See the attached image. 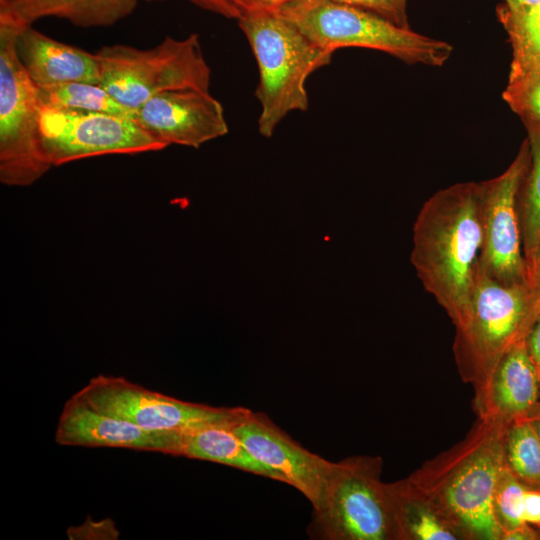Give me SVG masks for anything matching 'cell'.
I'll return each instance as SVG.
<instances>
[{
    "instance_id": "e0dca14e",
    "label": "cell",
    "mask_w": 540,
    "mask_h": 540,
    "mask_svg": "<svg viewBox=\"0 0 540 540\" xmlns=\"http://www.w3.org/2000/svg\"><path fill=\"white\" fill-rule=\"evenodd\" d=\"M137 0H0V21L19 28L43 17L65 19L78 27H107L129 16Z\"/></svg>"
},
{
    "instance_id": "603a6c76",
    "label": "cell",
    "mask_w": 540,
    "mask_h": 540,
    "mask_svg": "<svg viewBox=\"0 0 540 540\" xmlns=\"http://www.w3.org/2000/svg\"><path fill=\"white\" fill-rule=\"evenodd\" d=\"M505 468L527 488L540 489V444L527 418L509 423L503 438Z\"/></svg>"
},
{
    "instance_id": "277c9868",
    "label": "cell",
    "mask_w": 540,
    "mask_h": 540,
    "mask_svg": "<svg viewBox=\"0 0 540 540\" xmlns=\"http://www.w3.org/2000/svg\"><path fill=\"white\" fill-rule=\"evenodd\" d=\"M540 315V286L504 285L478 272L465 322L455 327L453 355L461 379L474 390L500 359L523 342Z\"/></svg>"
},
{
    "instance_id": "3957f363",
    "label": "cell",
    "mask_w": 540,
    "mask_h": 540,
    "mask_svg": "<svg viewBox=\"0 0 540 540\" xmlns=\"http://www.w3.org/2000/svg\"><path fill=\"white\" fill-rule=\"evenodd\" d=\"M237 21L258 65V130L270 137L290 112L308 109L305 82L330 63L333 52L312 42L278 13L244 14Z\"/></svg>"
},
{
    "instance_id": "ba28073f",
    "label": "cell",
    "mask_w": 540,
    "mask_h": 540,
    "mask_svg": "<svg viewBox=\"0 0 540 540\" xmlns=\"http://www.w3.org/2000/svg\"><path fill=\"white\" fill-rule=\"evenodd\" d=\"M21 28L0 21V181L29 186L52 166L42 144V104L15 47Z\"/></svg>"
},
{
    "instance_id": "4dcf8cb0",
    "label": "cell",
    "mask_w": 540,
    "mask_h": 540,
    "mask_svg": "<svg viewBox=\"0 0 540 540\" xmlns=\"http://www.w3.org/2000/svg\"><path fill=\"white\" fill-rule=\"evenodd\" d=\"M528 280L534 281L540 286V241L537 246L533 262L528 269Z\"/></svg>"
},
{
    "instance_id": "52a82bcc",
    "label": "cell",
    "mask_w": 540,
    "mask_h": 540,
    "mask_svg": "<svg viewBox=\"0 0 540 540\" xmlns=\"http://www.w3.org/2000/svg\"><path fill=\"white\" fill-rule=\"evenodd\" d=\"M380 456H350L334 462L318 504L312 533L326 540H399L381 480Z\"/></svg>"
},
{
    "instance_id": "484cf974",
    "label": "cell",
    "mask_w": 540,
    "mask_h": 540,
    "mask_svg": "<svg viewBox=\"0 0 540 540\" xmlns=\"http://www.w3.org/2000/svg\"><path fill=\"white\" fill-rule=\"evenodd\" d=\"M377 14L402 28H410L407 17L408 0H335Z\"/></svg>"
},
{
    "instance_id": "d6a6232c",
    "label": "cell",
    "mask_w": 540,
    "mask_h": 540,
    "mask_svg": "<svg viewBox=\"0 0 540 540\" xmlns=\"http://www.w3.org/2000/svg\"><path fill=\"white\" fill-rule=\"evenodd\" d=\"M508 6H526L540 4V0H505L504 2Z\"/></svg>"
},
{
    "instance_id": "f546056e",
    "label": "cell",
    "mask_w": 540,
    "mask_h": 540,
    "mask_svg": "<svg viewBox=\"0 0 540 540\" xmlns=\"http://www.w3.org/2000/svg\"><path fill=\"white\" fill-rule=\"evenodd\" d=\"M203 9L217 13L227 18L238 19V13L232 0H189Z\"/></svg>"
},
{
    "instance_id": "5bb4252c",
    "label": "cell",
    "mask_w": 540,
    "mask_h": 540,
    "mask_svg": "<svg viewBox=\"0 0 540 540\" xmlns=\"http://www.w3.org/2000/svg\"><path fill=\"white\" fill-rule=\"evenodd\" d=\"M182 432H157L104 413L75 394L60 413L55 442L62 446L123 448L179 456Z\"/></svg>"
},
{
    "instance_id": "ac0fdd59",
    "label": "cell",
    "mask_w": 540,
    "mask_h": 540,
    "mask_svg": "<svg viewBox=\"0 0 540 540\" xmlns=\"http://www.w3.org/2000/svg\"><path fill=\"white\" fill-rule=\"evenodd\" d=\"M399 540H463L434 500L409 476L385 483Z\"/></svg>"
},
{
    "instance_id": "2e32d148",
    "label": "cell",
    "mask_w": 540,
    "mask_h": 540,
    "mask_svg": "<svg viewBox=\"0 0 540 540\" xmlns=\"http://www.w3.org/2000/svg\"><path fill=\"white\" fill-rule=\"evenodd\" d=\"M15 47L25 71L38 88L69 82L100 83V65L95 53L57 41L32 25L19 30Z\"/></svg>"
},
{
    "instance_id": "d6986e66",
    "label": "cell",
    "mask_w": 540,
    "mask_h": 540,
    "mask_svg": "<svg viewBox=\"0 0 540 540\" xmlns=\"http://www.w3.org/2000/svg\"><path fill=\"white\" fill-rule=\"evenodd\" d=\"M244 414L233 420L209 423L182 432L179 456L231 466L278 481L270 469L249 453L235 433L234 424Z\"/></svg>"
},
{
    "instance_id": "8fae6325",
    "label": "cell",
    "mask_w": 540,
    "mask_h": 540,
    "mask_svg": "<svg viewBox=\"0 0 540 540\" xmlns=\"http://www.w3.org/2000/svg\"><path fill=\"white\" fill-rule=\"evenodd\" d=\"M530 162L528 139L499 176L482 181V246L479 271L504 285L528 281L517 196Z\"/></svg>"
},
{
    "instance_id": "7402d4cb",
    "label": "cell",
    "mask_w": 540,
    "mask_h": 540,
    "mask_svg": "<svg viewBox=\"0 0 540 540\" xmlns=\"http://www.w3.org/2000/svg\"><path fill=\"white\" fill-rule=\"evenodd\" d=\"M38 95L43 107L106 113L132 119L135 116V110L117 101L100 83L69 82L40 87Z\"/></svg>"
},
{
    "instance_id": "d4e9b609",
    "label": "cell",
    "mask_w": 540,
    "mask_h": 540,
    "mask_svg": "<svg viewBox=\"0 0 540 540\" xmlns=\"http://www.w3.org/2000/svg\"><path fill=\"white\" fill-rule=\"evenodd\" d=\"M526 489L524 484L504 468L493 497V514L502 536L524 524L523 504Z\"/></svg>"
},
{
    "instance_id": "9c48e42d",
    "label": "cell",
    "mask_w": 540,
    "mask_h": 540,
    "mask_svg": "<svg viewBox=\"0 0 540 540\" xmlns=\"http://www.w3.org/2000/svg\"><path fill=\"white\" fill-rule=\"evenodd\" d=\"M75 395L97 410L157 432H184L236 419L248 410L187 402L147 389L122 376L103 374L91 378Z\"/></svg>"
},
{
    "instance_id": "44dd1931",
    "label": "cell",
    "mask_w": 540,
    "mask_h": 540,
    "mask_svg": "<svg viewBox=\"0 0 540 540\" xmlns=\"http://www.w3.org/2000/svg\"><path fill=\"white\" fill-rule=\"evenodd\" d=\"M526 129L530 162L518 191L517 209L528 272L540 241V131L532 127Z\"/></svg>"
},
{
    "instance_id": "9a60e30c",
    "label": "cell",
    "mask_w": 540,
    "mask_h": 540,
    "mask_svg": "<svg viewBox=\"0 0 540 540\" xmlns=\"http://www.w3.org/2000/svg\"><path fill=\"white\" fill-rule=\"evenodd\" d=\"M539 403V380L524 340L511 348L487 382L474 390L473 410L479 418L509 424L527 418Z\"/></svg>"
},
{
    "instance_id": "4fadbf2b",
    "label": "cell",
    "mask_w": 540,
    "mask_h": 540,
    "mask_svg": "<svg viewBox=\"0 0 540 540\" xmlns=\"http://www.w3.org/2000/svg\"><path fill=\"white\" fill-rule=\"evenodd\" d=\"M134 120L166 146L197 148L228 133L222 104L197 89L157 94L135 110Z\"/></svg>"
},
{
    "instance_id": "f1b7e54d",
    "label": "cell",
    "mask_w": 540,
    "mask_h": 540,
    "mask_svg": "<svg viewBox=\"0 0 540 540\" xmlns=\"http://www.w3.org/2000/svg\"><path fill=\"white\" fill-rule=\"evenodd\" d=\"M525 346L536 370L540 385V315L525 338Z\"/></svg>"
},
{
    "instance_id": "ffe728a7",
    "label": "cell",
    "mask_w": 540,
    "mask_h": 540,
    "mask_svg": "<svg viewBox=\"0 0 540 540\" xmlns=\"http://www.w3.org/2000/svg\"><path fill=\"white\" fill-rule=\"evenodd\" d=\"M512 47L510 71L540 72V4L497 8Z\"/></svg>"
},
{
    "instance_id": "7c38bea8",
    "label": "cell",
    "mask_w": 540,
    "mask_h": 540,
    "mask_svg": "<svg viewBox=\"0 0 540 540\" xmlns=\"http://www.w3.org/2000/svg\"><path fill=\"white\" fill-rule=\"evenodd\" d=\"M234 431L278 481L296 488L313 507L318 504L334 462L304 448L266 415L250 409L236 421Z\"/></svg>"
},
{
    "instance_id": "4316f807",
    "label": "cell",
    "mask_w": 540,
    "mask_h": 540,
    "mask_svg": "<svg viewBox=\"0 0 540 540\" xmlns=\"http://www.w3.org/2000/svg\"><path fill=\"white\" fill-rule=\"evenodd\" d=\"M294 1L296 0H232V3L239 19L242 15L250 13H278Z\"/></svg>"
},
{
    "instance_id": "83f0119b",
    "label": "cell",
    "mask_w": 540,
    "mask_h": 540,
    "mask_svg": "<svg viewBox=\"0 0 540 540\" xmlns=\"http://www.w3.org/2000/svg\"><path fill=\"white\" fill-rule=\"evenodd\" d=\"M524 523L540 530V489L527 488L523 504Z\"/></svg>"
},
{
    "instance_id": "5b68a950",
    "label": "cell",
    "mask_w": 540,
    "mask_h": 540,
    "mask_svg": "<svg viewBox=\"0 0 540 540\" xmlns=\"http://www.w3.org/2000/svg\"><path fill=\"white\" fill-rule=\"evenodd\" d=\"M315 44L335 52L360 47L392 55L409 64L442 66L452 46L402 28L356 6L335 0H296L279 12Z\"/></svg>"
},
{
    "instance_id": "7a4b0ae2",
    "label": "cell",
    "mask_w": 540,
    "mask_h": 540,
    "mask_svg": "<svg viewBox=\"0 0 540 540\" xmlns=\"http://www.w3.org/2000/svg\"><path fill=\"white\" fill-rule=\"evenodd\" d=\"M507 425L477 417L461 441L409 475L440 507L463 540H501L493 497L505 468L503 438Z\"/></svg>"
},
{
    "instance_id": "8992f818",
    "label": "cell",
    "mask_w": 540,
    "mask_h": 540,
    "mask_svg": "<svg viewBox=\"0 0 540 540\" xmlns=\"http://www.w3.org/2000/svg\"><path fill=\"white\" fill-rule=\"evenodd\" d=\"M95 54L100 65V85L132 110L166 91H209L211 69L198 34L183 39L166 37L148 49L107 45Z\"/></svg>"
},
{
    "instance_id": "cb8c5ba5",
    "label": "cell",
    "mask_w": 540,
    "mask_h": 540,
    "mask_svg": "<svg viewBox=\"0 0 540 540\" xmlns=\"http://www.w3.org/2000/svg\"><path fill=\"white\" fill-rule=\"evenodd\" d=\"M502 96L525 127L540 131V72L510 71Z\"/></svg>"
},
{
    "instance_id": "836d02e7",
    "label": "cell",
    "mask_w": 540,
    "mask_h": 540,
    "mask_svg": "<svg viewBox=\"0 0 540 540\" xmlns=\"http://www.w3.org/2000/svg\"><path fill=\"white\" fill-rule=\"evenodd\" d=\"M146 1H163V0H146Z\"/></svg>"
},
{
    "instance_id": "30bf717a",
    "label": "cell",
    "mask_w": 540,
    "mask_h": 540,
    "mask_svg": "<svg viewBox=\"0 0 540 540\" xmlns=\"http://www.w3.org/2000/svg\"><path fill=\"white\" fill-rule=\"evenodd\" d=\"M41 134L51 166L106 154H135L167 147L132 118L43 106Z\"/></svg>"
},
{
    "instance_id": "1f68e13d",
    "label": "cell",
    "mask_w": 540,
    "mask_h": 540,
    "mask_svg": "<svg viewBox=\"0 0 540 540\" xmlns=\"http://www.w3.org/2000/svg\"><path fill=\"white\" fill-rule=\"evenodd\" d=\"M527 419L533 427V430L540 444V403L538 404L536 409L527 417Z\"/></svg>"
},
{
    "instance_id": "6da1fadb",
    "label": "cell",
    "mask_w": 540,
    "mask_h": 540,
    "mask_svg": "<svg viewBox=\"0 0 540 540\" xmlns=\"http://www.w3.org/2000/svg\"><path fill=\"white\" fill-rule=\"evenodd\" d=\"M481 246V182L454 184L424 202L413 226L411 263L455 327L468 315Z\"/></svg>"
}]
</instances>
